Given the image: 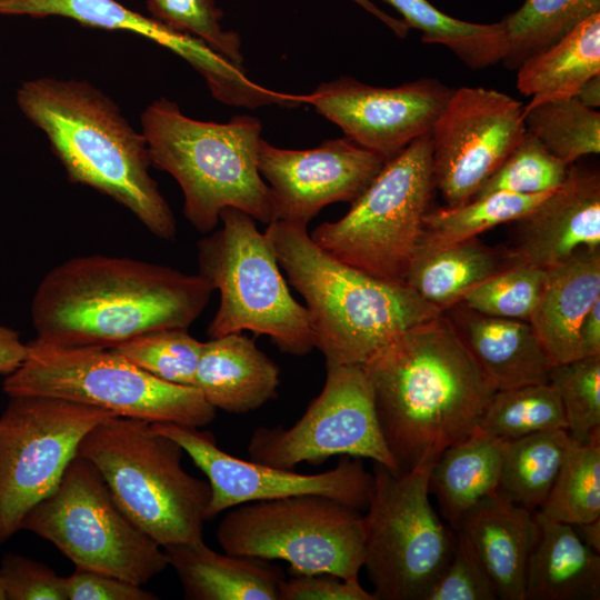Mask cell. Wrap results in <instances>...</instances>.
I'll return each instance as SVG.
<instances>
[{"instance_id":"1","label":"cell","mask_w":600,"mask_h":600,"mask_svg":"<svg viewBox=\"0 0 600 600\" xmlns=\"http://www.w3.org/2000/svg\"><path fill=\"white\" fill-rule=\"evenodd\" d=\"M362 367L399 471L432 467L479 427L497 391L443 312L400 333Z\"/></svg>"},{"instance_id":"2","label":"cell","mask_w":600,"mask_h":600,"mask_svg":"<svg viewBox=\"0 0 600 600\" xmlns=\"http://www.w3.org/2000/svg\"><path fill=\"white\" fill-rule=\"evenodd\" d=\"M213 291L199 273L88 254L66 260L42 278L30 313L41 342L110 348L152 330L188 329Z\"/></svg>"},{"instance_id":"3","label":"cell","mask_w":600,"mask_h":600,"mask_svg":"<svg viewBox=\"0 0 600 600\" xmlns=\"http://www.w3.org/2000/svg\"><path fill=\"white\" fill-rule=\"evenodd\" d=\"M17 103L71 182L110 197L157 238L176 237L174 216L149 172L147 140L111 98L87 81L43 77L23 82Z\"/></svg>"},{"instance_id":"4","label":"cell","mask_w":600,"mask_h":600,"mask_svg":"<svg viewBox=\"0 0 600 600\" xmlns=\"http://www.w3.org/2000/svg\"><path fill=\"white\" fill-rule=\"evenodd\" d=\"M302 296L326 368L363 366L407 329L442 313L406 283L373 277L321 249L307 226L274 220L264 232Z\"/></svg>"},{"instance_id":"5","label":"cell","mask_w":600,"mask_h":600,"mask_svg":"<svg viewBox=\"0 0 600 600\" xmlns=\"http://www.w3.org/2000/svg\"><path fill=\"white\" fill-rule=\"evenodd\" d=\"M141 126L152 166L177 180L183 214L198 231H212L224 208L239 209L262 223L273 221L271 190L258 169L262 130L258 118L200 121L160 98L142 112Z\"/></svg>"},{"instance_id":"6","label":"cell","mask_w":600,"mask_h":600,"mask_svg":"<svg viewBox=\"0 0 600 600\" xmlns=\"http://www.w3.org/2000/svg\"><path fill=\"white\" fill-rule=\"evenodd\" d=\"M183 452L151 422L122 416L98 423L78 448L127 516L162 548L203 541L211 490L182 468Z\"/></svg>"},{"instance_id":"7","label":"cell","mask_w":600,"mask_h":600,"mask_svg":"<svg viewBox=\"0 0 600 600\" xmlns=\"http://www.w3.org/2000/svg\"><path fill=\"white\" fill-rule=\"evenodd\" d=\"M219 220L222 228L197 243L198 273L220 293L208 334L249 330L268 336L284 353H310L314 342L307 308L291 296L267 234L236 208H224Z\"/></svg>"},{"instance_id":"8","label":"cell","mask_w":600,"mask_h":600,"mask_svg":"<svg viewBox=\"0 0 600 600\" xmlns=\"http://www.w3.org/2000/svg\"><path fill=\"white\" fill-rule=\"evenodd\" d=\"M9 397L43 396L148 422L204 427L216 417L196 387L162 381L110 348L28 343L24 362L3 382Z\"/></svg>"},{"instance_id":"9","label":"cell","mask_w":600,"mask_h":600,"mask_svg":"<svg viewBox=\"0 0 600 600\" xmlns=\"http://www.w3.org/2000/svg\"><path fill=\"white\" fill-rule=\"evenodd\" d=\"M430 132L381 170L339 220L310 234L333 258L373 277L404 283L436 189Z\"/></svg>"},{"instance_id":"10","label":"cell","mask_w":600,"mask_h":600,"mask_svg":"<svg viewBox=\"0 0 600 600\" xmlns=\"http://www.w3.org/2000/svg\"><path fill=\"white\" fill-rule=\"evenodd\" d=\"M21 529L54 544L76 567L139 586L169 567L163 548L121 509L96 466L78 454Z\"/></svg>"},{"instance_id":"11","label":"cell","mask_w":600,"mask_h":600,"mask_svg":"<svg viewBox=\"0 0 600 600\" xmlns=\"http://www.w3.org/2000/svg\"><path fill=\"white\" fill-rule=\"evenodd\" d=\"M226 553L282 560L292 573L357 578L363 567L360 510L322 494H298L236 506L220 521Z\"/></svg>"},{"instance_id":"12","label":"cell","mask_w":600,"mask_h":600,"mask_svg":"<svg viewBox=\"0 0 600 600\" xmlns=\"http://www.w3.org/2000/svg\"><path fill=\"white\" fill-rule=\"evenodd\" d=\"M430 469L373 462L362 568L378 600H424L451 558L456 533L430 502Z\"/></svg>"},{"instance_id":"13","label":"cell","mask_w":600,"mask_h":600,"mask_svg":"<svg viewBox=\"0 0 600 600\" xmlns=\"http://www.w3.org/2000/svg\"><path fill=\"white\" fill-rule=\"evenodd\" d=\"M9 398L0 416V544L57 488L83 437L117 416L54 397Z\"/></svg>"},{"instance_id":"14","label":"cell","mask_w":600,"mask_h":600,"mask_svg":"<svg viewBox=\"0 0 600 600\" xmlns=\"http://www.w3.org/2000/svg\"><path fill=\"white\" fill-rule=\"evenodd\" d=\"M323 388L291 427H259L248 443L250 460L293 470L333 456L367 458L399 471L378 422L362 366L328 367Z\"/></svg>"},{"instance_id":"15","label":"cell","mask_w":600,"mask_h":600,"mask_svg":"<svg viewBox=\"0 0 600 600\" xmlns=\"http://www.w3.org/2000/svg\"><path fill=\"white\" fill-rule=\"evenodd\" d=\"M524 106L481 87L450 94L430 130L436 188L447 207L470 201L522 140Z\"/></svg>"},{"instance_id":"16","label":"cell","mask_w":600,"mask_h":600,"mask_svg":"<svg viewBox=\"0 0 600 600\" xmlns=\"http://www.w3.org/2000/svg\"><path fill=\"white\" fill-rule=\"evenodd\" d=\"M151 427L174 440L206 474L211 497L206 518L236 506L298 494H322L358 510L366 509L373 474L360 458L342 456L330 470L307 474L237 458L217 444L213 434L197 427L153 422Z\"/></svg>"},{"instance_id":"17","label":"cell","mask_w":600,"mask_h":600,"mask_svg":"<svg viewBox=\"0 0 600 600\" xmlns=\"http://www.w3.org/2000/svg\"><path fill=\"white\" fill-rule=\"evenodd\" d=\"M452 91L434 78L382 88L340 77L302 98L346 137L388 161L430 132Z\"/></svg>"},{"instance_id":"18","label":"cell","mask_w":600,"mask_h":600,"mask_svg":"<svg viewBox=\"0 0 600 600\" xmlns=\"http://www.w3.org/2000/svg\"><path fill=\"white\" fill-rule=\"evenodd\" d=\"M386 160L348 137L308 150L273 147L261 138L258 169L273 201V221L308 223L328 204L352 202Z\"/></svg>"},{"instance_id":"19","label":"cell","mask_w":600,"mask_h":600,"mask_svg":"<svg viewBox=\"0 0 600 600\" xmlns=\"http://www.w3.org/2000/svg\"><path fill=\"white\" fill-rule=\"evenodd\" d=\"M0 14L63 17L86 27L128 31L142 36L178 54L206 80L220 102L246 108L282 104L283 93L251 81L237 66L189 33L133 11L117 0H0Z\"/></svg>"},{"instance_id":"20","label":"cell","mask_w":600,"mask_h":600,"mask_svg":"<svg viewBox=\"0 0 600 600\" xmlns=\"http://www.w3.org/2000/svg\"><path fill=\"white\" fill-rule=\"evenodd\" d=\"M512 264L549 269L580 249H600V176L570 164L567 179L517 221Z\"/></svg>"},{"instance_id":"21","label":"cell","mask_w":600,"mask_h":600,"mask_svg":"<svg viewBox=\"0 0 600 600\" xmlns=\"http://www.w3.org/2000/svg\"><path fill=\"white\" fill-rule=\"evenodd\" d=\"M456 532L466 539L498 599L524 600L527 567L539 536L537 510L499 492L470 511Z\"/></svg>"},{"instance_id":"22","label":"cell","mask_w":600,"mask_h":600,"mask_svg":"<svg viewBox=\"0 0 600 600\" xmlns=\"http://www.w3.org/2000/svg\"><path fill=\"white\" fill-rule=\"evenodd\" d=\"M443 313L496 390L549 382L553 362L529 321L483 314L462 302Z\"/></svg>"},{"instance_id":"23","label":"cell","mask_w":600,"mask_h":600,"mask_svg":"<svg viewBox=\"0 0 600 600\" xmlns=\"http://www.w3.org/2000/svg\"><path fill=\"white\" fill-rule=\"evenodd\" d=\"M547 270L539 301L529 318L553 364L579 359L578 332L600 300V249H580Z\"/></svg>"},{"instance_id":"24","label":"cell","mask_w":600,"mask_h":600,"mask_svg":"<svg viewBox=\"0 0 600 600\" xmlns=\"http://www.w3.org/2000/svg\"><path fill=\"white\" fill-rule=\"evenodd\" d=\"M278 366L254 339L233 332L202 342L194 387L216 410L246 413L277 397Z\"/></svg>"},{"instance_id":"25","label":"cell","mask_w":600,"mask_h":600,"mask_svg":"<svg viewBox=\"0 0 600 600\" xmlns=\"http://www.w3.org/2000/svg\"><path fill=\"white\" fill-rule=\"evenodd\" d=\"M190 600H280L283 572L268 560L219 553L204 541L163 547Z\"/></svg>"},{"instance_id":"26","label":"cell","mask_w":600,"mask_h":600,"mask_svg":"<svg viewBox=\"0 0 600 600\" xmlns=\"http://www.w3.org/2000/svg\"><path fill=\"white\" fill-rule=\"evenodd\" d=\"M539 536L529 558L524 600H598L600 556L573 526L537 511Z\"/></svg>"},{"instance_id":"27","label":"cell","mask_w":600,"mask_h":600,"mask_svg":"<svg viewBox=\"0 0 600 600\" xmlns=\"http://www.w3.org/2000/svg\"><path fill=\"white\" fill-rule=\"evenodd\" d=\"M502 451L503 440L477 428L432 464L429 491L453 531L470 511L499 493Z\"/></svg>"},{"instance_id":"28","label":"cell","mask_w":600,"mask_h":600,"mask_svg":"<svg viewBox=\"0 0 600 600\" xmlns=\"http://www.w3.org/2000/svg\"><path fill=\"white\" fill-rule=\"evenodd\" d=\"M510 266L508 250L490 248L477 238L438 247H419L404 283L443 312L460 303L473 288Z\"/></svg>"},{"instance_id":"29","label":"cell","mask_w":600,"mask_h":600,"mask_svg":"<svg viewBox=\"0 0 600 600\" xmlns=\"http://www.w3.org/2000/svg\"><path fill=\"white\" fill-rule=\"evenodd\" d=\"M600 74V12L561 40L527 60L517 70V89L531 100L524 108L574 97L590 78Z\"/></svg>"},{"instance_id":"30","label":"cell","mask_w":600,"mask_h":600,"mask_svg":"<svg viewBox=\"0 0 600 600\" xmlns=\"http://www.w3.org/2000/svg\"><path fill=\"white\" fill-rule=\"evenodd\" d=\"M402 21L422 32V41L446 46L469 69L481 70L501 62L507 50L504 27L500 21L474 23L456 19L428 0H383Z\"/></svg>"},{"instance_id":"31","label":"cell","mask_w":600,"mask_h":600,"mask_svg":"<svg viewBox=\"0 0 600 600\" xmlns=\"http://www.w3.org/2000/svg\"><path fill=\"white\" fill-rule=\"evenodd\" d=\"M569 441L564 429L504 440L499 492L513 503L538 510L552 488Z\"/></svg>"},{"instance_id":"32","label":"cell","mask_w":600,"mask_h":600,"mask_svg":"<svg viewBox=\"0 0 600 600\" xmlns=\"http://www.w3.org/2000/svg\"><path fill=\"white\" fill-rule=\"evenodd\" d=\"M598 12L600 0H524L501 20L507 40L501 63L517 71Z\"/></svg>"},{"instance_id":"33","label":"cell","mask_w":600,"mask_h":600,"mask_svg":"<svg viewBox=\"0 0 600 600\" xmlns=\"http://www.w3.org/2000/svg\"><path fill=\"white\" fill-rule=\"evenodd\" d=\"M544 518L580 526L600 518V437H570L552 488L537 510Z\"/></svg>"},{"instance_id":"34","label":"cell","mask_w":600,"mask_h":600,"mask_svg":"<svg viewBox=\"0 0 600 600\" xmlns=\"http://www.w3.org/2000/svg\"><path fill=\"white\" fill-rule=\"evenodd\" d=\"M551 192H494L458 207L429 210L423 219L419 247H438L477 238L496 226L524 217Z\"/></svg>"},{"instance_id":"35","label":"cell","mask_w":600,"mask_h":600,"mask_svg":"<svg viewBox=\"0 0 600 600\" xmlns=\"http://www.w3.org/2000/svg\"><path fill=\"white\" fill-rule=\"evenodd\" d=\"M478 428L504 441L541 431L567 430V420L554 387L540 382L497 390Z\"/></svg>"},{"instance_id":"36","label":"cell","mask_w":600,"mask_h":600,"mask_svg":"<svg viewBox=\"0 0 600 600\" xmlns=\"http://www.w3.org/2000/svg\"><path fill=\"white\" fill-rule=\"evenodd\" d=\"M523 121L528 132L569 166L600 152V113L576 97L524 108Z\"/></svg>"},{"instance_id":"37","label":"cell","mask_w":600,"mask_h":600,"mask_svg":"<svg viewBox=\"0 0 600 600\" xmlns=\"http://www.w3.org/2000/svg\"><path fill=\"white\" fill-rule=\"evenodd\" d=\"M201 348L186 328L152 330L110 347L151 376L188 387H194Z\"/></svg>"},{"instance_id":"38","label":"cell","mask_w":600,"mask_h":600,"mask_svg":"<svg viewBox=\"0 0 600 600\" xmlns=\"http://www.w3.org/2000/svg\"><path fill=\"white\" fill-rule=\"evenodd\" d=\"M569 167L553 156L533 134L526 131L520 143L472 199L494 192L517 194L550 192L562 186Z\"/></svg>"},{"instance_id":"39","label":"cell","mask_w":600,"mask_h":600,"mask_svg":"<svg viewBox=\"0 0 600 600\" xmlns=\"http://www.w3.org/2000/svg\"><path fill=\"white\" fill-rule=\"evenodd\" d=\"M549 382L560 397L569 436L582 442L600 437V356L553 364Z\"/></svg>"},{"instance_id":"40","label":"cell","mask_w":600,"mask_h":600,"mask_svg":"<svg viewBox=\"0 0 600 600\" xmlns=\"http://www.w3.org/2000/svg\"><path fill=\"white\" fill-rule=\"evenodd\" d=\"M546 277V269L512 264L473 288L461 302L483 314L528 321Z\"/></svg>"},{"instance_id":"41","label":"cell","mask_w":600,"mask_h":600,"mask_svg":"<svg viewBox=\"0 0 600 600\" xmlns=\"http://www.w3.org/2000/svg\"><path fill=\"white\" fill-rule=\"evenodd\" d=\"M152 18L194 36L230 62L241 66L240 37L221 26L222 12L214 0H147Z\"/></svg>"},{"instance_id":"42","label":"cell","mask_w":600,"mask_h":600,"mask_svg":"<svg viewBox=\"0 0 600 600\" xmlns=\"http://www.w3.org/2000/svg\"><path fill=\"white\" fill-rule=\"evenodd\" d=\"M451 558L424 600H496V590L466 539L456 532Z\"/></svg>"},{"instance_id":"43","label":"cell","mask_w":600,"mask_h":600,"mask_svg":"<svg viewBox=\"0 0 600 600\" xmlns=\"http://www.w3.org/2000/svg\"><path fill=\"white\" fill-rule=\"evenodd\" d=\"M0 576L7 600H67L64 577L24 556L6 554Z\"/></svg>"},{"instance_id":"44","label":"cell","mask_w":600,"mask_h":600,"mask_svg":"<svg viewBox=\"0 0 600 600\" xmlns=\"http://www.w3.org/2000/svg\"><path fill=\"white\" fill-rule=\"evenodd\" d=\"M280 600H378L359 577L343 579L331 573H292L279 587Z\"/></svg>"},{"instance_id":"45","label":"cell","mask_w":600,"mask_h":600,"mask_svg":"<svg viewBox=\"0 0 600 600\" xmlns=\"http://www.w3.org/2000/svg\"><path fill=\"white\" fill-rule=\"evenodd\" d=\"M67 600H156L158 597L141 586L114 576L76 567L64 577Z\"/></svg>"},{"instance_id":"46","label":"cell","mask_w":600,"mask_h":600,"mask_svg":"<svg viewBox=\"0 0 600 600\" xmlns=\"http://www.w3.org/2000/svg\"><path fill=\"white\" fill-rule=\"evenodd\" d=\"M28 343H23L19 333L0 324V374L9 376L26 360Z\"/></svg>"},{"instance_id":"47","label":"cell","mask_w":600,"mask_h":600,"mask_svg":"<svg viewBox=\"0 0 600 600\" xmlns=\"http://www.w3.org/2000/svg\"><path fill=\"white\" fill-rule=\"evenodd\" d=\"M579 358L600 356V300L583 318L578 332Z\"/></svg>"},{"instance_id":"48","label":"cell","mask_w":600,"mask_h":600,"mask_svg":"<svg viewBox=\"0 0 600 600\" xmlns=\"http://www.w3.org/2000/svg\"><path fill=\"white\" fill-rule=\"evenodd\" d=\"M358 3L361 8L367 10L369 13L378 18L382 23H384L391 31L400 38H406L409 33L410 28L401 20L397 19L380 8H378L371 0H352Z\"/></svg>"},{"instance_id":"49","label":"cell","mask_w":600,"mask_h":600,"mask_svg":"<svg viewBox=\"0 0 600 600\" xmlns=\"http://www.w3.org/2000/svg\"><path fill=\"white\" fill-rule=\"evenodd\" d=\"M574 97L588 108H598L600 106V74L588 79Z\"/></svg>"},{"instance_id":"50","label":"cell","mask_w":600,"mask_h":600,"mask_svg":"<svg viewBox=\"0 0 600 600\" xmlns=\"http://www.w3.org/2000/svg\"><path fill=\"white\" fill-rule=\"evenodd\" d=\"M580 539L593 551L600 553V518L574 527Z\"/></svg>"},{"instance_id":"51","label":"cell","mask_w":600,"mask_h":600,"mask_svg":"<svg viewBox=\"0 0 600 600\" xmlns=\"http://www.w3.org/2000/svg\"><path fill=\"white\" fill-rule=\"evenodd\" d=\"M0 600H7L1 576H0Z\"/></svg>"}]
</instances>
